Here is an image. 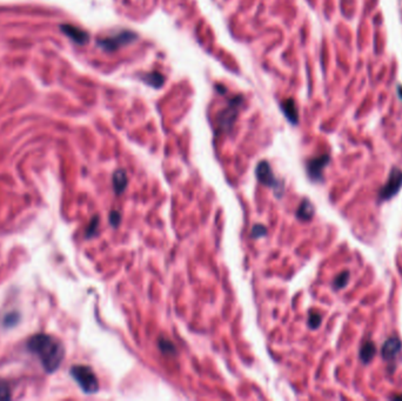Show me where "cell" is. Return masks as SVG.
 <instances>
[{
	"label": "cell",
	"mask_w": 402,
	"mask_h": 401,
	"mask_svg": "<svg viewBox=\"0 0 402 401\" xmlns=\"http://www.w3.org/2000/svg\"><path fill=\"white\" fill-rule=\"evenodd\" d=\"M28 350L39 358L44 370L53 373L60 366L65 358V348L61 341L49 334L33 335L27 344Z\"/></svg>",
	"instance_id": "6da1fadb"
},
{
	"label": "cell",
	"mask_w": 402,
	"mask_h": 401,
	"mask_svg": "<svg viewBox=\"0 0 402 401\" xmlns=\"http://www.w3.org/2000/svg\"><path fill=\"white\" fill-rule=\"evenodd\" d=\"M321 315L318 314V313H312L311 317H309V320H308V325L311 328H318L320 326L321 324Z\"/></svg>",
	"instance_id": "ac0fdd59"
},
{
	"label": "cell",
	"mask_w": 402,
	"mask_h": 401,
	"mask_svg": "<svg viewBox=\"0 0 402 401\" xmlns=\"http://www.w3.org/2000/svg\"><path fill=\"white\" fill-rule=\"evenodd\" d=\"M348 278H349V273L348 272H342V273L339 275V277L335 279L334 281V287L335 288H342L345 287L346 285H347L348 282Z\"/></svg>",
	"instance_id": "e0dca14e"
},
{
	"label": "cell",
	"mask_w": 402,
	"mask_h": 401,
	"mask_svg": "<svg viewBox=\"0 0 402 401\" xmlns=\"http://www.w3.org/2000/svg\"><path fill=\"white\" fill-rule=\"evenodd\" d=\"M144 83H146L148 86L153 88H160L165 84V77L160 72L152 71L148 73H144L139 77Z\"/></svg>",
	"instance_id": "8fae6325"
},
{
	"label": "cell",
	"mask_w": 402,
	"mask_h": 401,
	"mask_svg": "<svg viewBox=\"0 0 402 401\" xmlns=\"http://www.w3.org/2000/svg\"><path fill=\"white\" fill-rule=\"evenodd\" d=\"M137 39L138 34L136 32L130 31V29H124V31L118 32V33H114L113 35H110V37L99 39L98 46L106 52H115L119 50L120 47L131 45Z\"/></svg>",
	"instance_id": "277c9868"
},
{
	"label": "cell",
	"mask_w": 402,
	"mask_h": 401,
	"mask_svg": "<svg viewBox=\"0 0 402 401\" xmlns=\"http://www.w3.org/2000/svg\"><path fill=\"white\" fill-rule=\"evenodd\" d=\"M329 163V156L327 154H324V156H320L318 158H314V159H311L307 164V171L309 177L313 180H321L322 178V171L327 164Z\"/></svg>",
	"instance_id": "52a82bcc"
},
{
	"label": "cell",
	"mask_w": 402,
	"mask_h": 401,
	"mask_svg": "<svg viewBox=\"0 0 402 401\" xmlns=\"http://www.w3.org/2000/svg\"><path fill=\"white\" fill-rule=\"evenodd\" d=\"M280 107H281L282 113L285 114V117L287 118L289 123L293 125H296L299 123V111L298 107H296L295 101L292 98H288V99L281 101Z\"/></svg>",
	"instance_id": "30bf717a"
},
{
	"label": "cell",
	"mask_w": 402,
	"mask_h": 401,
	"mask_svg": "<svg viewBox=\"0 0 402 401\" xmlns=\"http://www.w3.org/2000/svg\"><path fill=\"white\" fill-rule=\"evenodd\" d=\"M60 28L68 38L72 39V40L79 45L86 44L88 39H90V35H88L87 32L82 31L81 28L75 27L73 25H61Z\"/></svg>",
	"instance_id": "9c48e42d"
},
{
	"label": "cell",
	"mask_w": 402,
	"mask_h": 401,
	"mask_svg": "<svg viewBox=\"0 0 402 401\" xmlns=\"http://www.w3.org/2000/svg\"><path fill=\"white\" fill-rule=\"evenodd\" d=\"M128 178H127V173L125 172L124 170H118L115 171L113 174V187L117 195H121L127 187Z\"/></svg>",
	"instance_id": "7c38bea8"
},
{
	"label": "cell",
	"mask_w": 402,
	"mask_h": 401,
	"mask_svg": "<svg viewBox=\"0 0 402 401\" xmlns=\"http://www.w3.org/2000/svg\"><path fill=\"white\" fill-rule=\"evenodd\" d=\"M399 95H400V98L402 99V87H399Z\"/></svg>",
	"instance_id": "44dd1931"
},
{
	"label": "cell",
	"mask_w": 402,
	"mask_h": 401,
	"mask_svg": "<svg viewBox=\"0 0 402 401\" xmlns=\"http://www.w3.org/2000/svg\"><path fill=\"white\" fill-rule=\"evenodd\" d=\"M400 351H401V341L399 340L398 338L393 337L385 341L384 346L381 348V354L385 360L393 361Z\"/></svg>",
	"instance_id": "ba28073f"
},
{
	"label": "cell",
	"mask_w": 402,
	"mask_h": 401,
	"mask_svg": "<svg viewBox=\"0 0 402 401\" xmlns=\"http://www.w3.org/2000/svg\"><path fill=\"white\" fill-rule=\"evenodd\" d=\"M11 399V391L7 383L0 378V401H6Z\"/></svg>",
	"instance_id": "9a60e30c"
},
{
	"label": "cell",
	"mask_w": 402,
	"mask_h": 401,
	"mask_svg": "<svg viewBox=\"0 0 402 401\" xmlns=\"http://www.w3.org/2000/svg\"><path fill=\"white\" fill-rule=\"evenodd\" d=\"M267 234V228L262 225H256L252 229V236L253 238H260Z\"/></svg>",
	"instance_id": "d6986e66"
},
{
	"label": "cell",
	"mask_w": 402,
	"mask_h": 401,
	"mask_svg": "<svg viewBox=\"0 0 402 401\" xmlns=\"http://www.w3.org/2000/svg\"><path fill=\"white\" fill-rule=\"evenodd\" d=\"M243 101L245 99L241 95L230 98L227 106L219 112L216 117V126L220 133H228L232 131L239 117V111L243 105Z\"/></svg>",
	"instance_id": "7a4b0ae2"
},
{
	"label": "cell",
	"mask_w": 402,
	"mask_h": 401,
	"mask_svg": "<svg viewBox=\"0 0 402 401\" xmlns=\"http://www.w3.org/2000/svg\"><path fill=\"white\" fill-rule=\"evenodd\" d=\"M120 219L121 216L118 212H112V214L110 216V220H111V223L114 226V227H117L118 225H119L120 222Z\"/></svg>",
	"instance_id": "ffe728a7"
},
{
	"label": "cell",
	"mask_w": 402,
	"mask_h": 401,
	"mask_svg": "<svg viewBox=\"0 0 402 401\" xmlns=\"http://www.w3.org/2000/svg\"><path fill=\"white\" fill-rule=\"evenodd\" d=\"M296 215L300 220H304V221H308L313 218L314 215V207L311 203V201H308L307 199H305L304 201L300 205L298 212H296Z\"/></svg>",
	"instance_id": "4fadbf2b"
},
{
	"label": "cell",
	"mask_w": 402,
	"mask_h": 401,
	"mask_svg": "<svg viewBox=\"0 0 402 401\" xmlns=\"http://www.w3.org/2000/svg\"><path fill=\"white\" fill-rule=\"evenodd\" d=\"M375 352H377V348H375L374 344L372 343V341H366V343L361 346L360 350L361 360L364 361L365 364H368L374 358Z\"/></svg>",
	"instance_id": "5bb4252c"
},
{
	"label": "cell",
	"mask_w": 402,
	"mask_h": 401,
	"mask_svg": "<svg viewBox=\"0 0 402 401\" xmlns=\"http://www.w3.org/2000/svg\"><path fill=\"white\" fill-rule=\"evenodd\" d=\"M71 376L85 393L93 394L99 390L98 379L91 367L77 365L71 368Z\"/></svg>",
	"instance_id": "3957f363"
},
{
	"label": "cell",
	"mask_w": 402,
	"mask_h": 401,
	"mask_svg": "<svg viewBox=\"0 0 402 401\" xmlns=\"http://www.w3.org/2000/svg\"><path fill=\"white\" fill-rule=\"evenodd\" d=\"M255 173H256V179H258L260 183L266 186L272 187V189L275 191V193H279V196L281 195L283 191V185L281 183H279V180L274 177L272 167L269 165L268 162H265V160L260 162L258 164V166H256Z\"/></svg>",
	"instance_id": "5b68a950"
},
{
	"label": "cell",
	"mask_w": 402,
	"mask_h": 401,
	"mask_svg": "<svg viewBox=\"0 0 402 401\" xmlns=\"http://www.w3.org/2000/svg\"><path fill=\"white\" fill-rule=\"evenodd\" d=\"M159 347H160L161 352H163V353H165V354L176 353V347H174V344L171 343V341L167 340V339H160Z\"/></svg>",
	"instance_id": "2e32d148"
},
{
	"label": "cell",
	"mask_w": 402,
	"mask_h": 401,
	"mask_svg": "<svg viewBox=\"0 0 402 401\" xmlns=\"http://www.w3.org/2000/svg\"><path fill=\"white\" fill-rule=\"evenodd\" d=\"M402 187V171L399 169H393L391 171L390 178H388L386 185L382 187L380 191L381 200H390L397 195Z\"/></svg>",
	"instance_id": "8992f818"
}]
</instances>
